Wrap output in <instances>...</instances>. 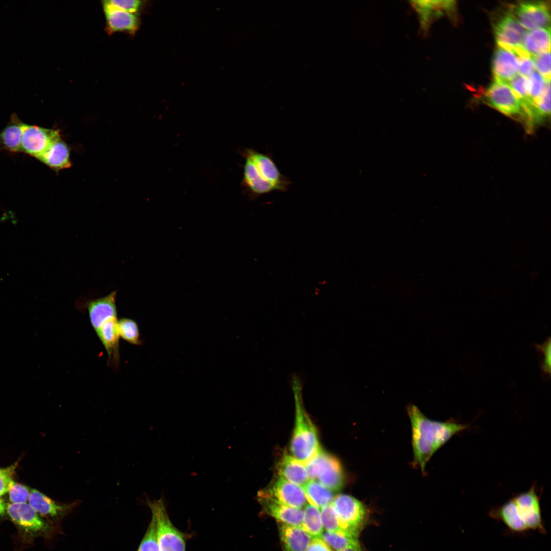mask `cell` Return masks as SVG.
<instances>
[{"instance_id":"obj_1","label":"cell","mask_w":551,"mask_h":551,"mask_svg":"<svg viewBox=\"0 0 551 551\" xmlns=\"http://www.w3.org/2000/svg\"><path fill=\"white\" fill-rule=\"evenodd\" d=\"M295 401V426L290 452L293 457L305 464L321 448L315 426L305 412L298 396H296Z\"/></svg>"},{"instance_id":"obj_2","label":"cell","mask_w":551,"mask_h":551,"mask_svg":"<svg viewBox=\"0 0 551 551\" xmlns=\"http://www.w3.org/2000/svg\"><path fill=\"white\" fill-rule=\"evenodd\" d=\"M408 412L412 425L414 461L423 473L427 462L435 453L433 420L414 405L409 406Z\"/></svg>"},{"instance_id":"obj_3","label":"cell","mask_w":551,"mask_h":551,"mask_svg":"<svg viewBox=\"0 0 551 551\" xmlns=\"http://www.w3.org/2000/svg\"><path fill=\"white\" fill-rule=\"evenodd\" d=\"M305 466L309 480H318L332 492L342 488L344 483L343 468L335 457L321 449Z\"/></svg>"},{"instance_id":"obj_4","label":"cell","mask_w":551,"mask_h":551,"mask_svg":"<svg viewBox=\"0 0 551 551\" xmlns=\"http://www.w3.org/2000/svg\"><path fill=\"white\" fill-rule=\"evenodd\" d=\"M154 519L158 543L161 551H185L184 534L170 521L162 498L148 500Z\"/></svg>"},{"instance_id":"obj_5","label":"cell","mask_w":551,"mask_h":551,"mask_svg":"<svg viewBox=\"0 0 551 551\" xmlns=\"http://www.w3.org/2000/svg\"><path fill=\"white\" fill-rule=\"evenodd\" d=\"M6 512L24 539H32L49 531L48 524L27 503L7 504Z\"/></svg>"},{"instance_id":"obj_6","label":"cell","mask_w":551,"mask_h":551,"mask_svg":"<svg viewBox=\"0 0 551 551\" xmlns=\"http://www.w3.org/2000/svg\"><path fill=\"white\" fill-rule=\"evenodd\" d=\"M331 504L342 524L351 534L359 537L367 521L366 507L354 497L344 494L335 496Z\"/></svg>"},{"instance_id":"obj_7","label":"cell","mask_w":551,"mask_h":551,"mask_svg":"<svg viewBox=\"0 0 551 551\" xmlns=\"http://www.w3.org/2000/svg\"><path fill=\"white\" fill-rule=\"evenodd\" d=\"M483 101L503 114L524 123L522 104L508 84L494 80L484 94Z\"/></svg>"},{"instance_id":"obj_8","label":"cell","mask_w":551,"mask_h":551,"mask_svg":"<svg viewBox=\"0 0 551 551\" xmlns=\"http://www.w3.org/2000/svg\"><path fill=\"white\" fill-rule=\"evenodd\" d=\"M520 518L527 531H537L545 534V529L540 504V497L534 486L528 491L521 493L513 498Z\"/></svg>"},{"instance_id":"obj_9","label":"cell","mask_w":551,"mask_h":551,"mask_svg":"<svg viewBox=\"0 0 551 551\" xmlns=\"http://www.w3.org/2000/svg\"><path fill=\"white\" fill-rule=\"evenodd\" d=\"M60 138L58 130L26 124L21 138V152L37 159Z\"/></svg>"},{"instance_id":"obj_10","label":"cell","mask_w":551,"mask_h":551,"mask_svg":"<svg viewBox=\"0 0 551 551\" xmlns=\"http://www.w3.org/2000/svg\"><path fill=\"white\" fill-rule=\"evenodd\" d=\"M527 30L550 27V13L547 4L542 1L522 2L510 11Z\"/></svg>"},{"instance_id":"obj_11","label":"cell","mask_w":551,"mask_h":551,"mask_svg":"<svg viewBox=\"0 0 551 551\" xmlns=\"http://www.w3.org/2000/svg\"><path fill=\"white\" fill-rule=\"evenodd\" d=\"M242 155L248 156L253 161L260 176L270 183L276 191H286L291 182L283 175L270 155L260 153L252 148H245Z\"/></svg>"},{"instance_id":"obj_12","label":"cell","mask_w":551,"mask_h":551,"mask_svg":"<svg viewBox=\"0 0 551 551\" xmlns=\"http://www.w3.org/2000/svg\"><path fill=\"white\" fill-rule=\"evenodd\" d=\"M270 498L286 506L302 509L307 499L303 488L278 474L266 489L261 490Z\"/></svg>"},{"instance_id":"obj_13","label":"cell","mask_w":551,"mask_h":551,"mask_svg":"<svg viewBox=\"0 0 551 551\" xmlns=\"http://www.w3.org/2000/svg\"><path fill=\"white\" fill-rule=\"evenodd\" d=\"M511 12L504 14L495 24L494 32L498 46L510 49L520 48L527 32Z\"/></svg>"},{"instance_id":"obj_14","label":"cell","mask_w":551,"mask_h":551,"mask_svg":"<svg viewBox=\"0 0 551 551\" xmlns=\"http://www.w3.org/2000/svg\"><path fill=\"white\" fill-rule=\"evenodd\" d=\"M257 497L265 513L276 519L279 522L301 527L303 510L286 506L267 496L261 491L258 492Z\"/></svg>"},{"instance_id":"obj_15","label":"cell","mask_w":551,"mask_h":551,"mask_svg":"<svg viewBox=\"0 0 551 551\" xmlns=\"http://www.w3.org/2000/svg\"><path fill=\"white\" fill-rule=\"evenodd\" d=\"M118 321L117 316L108 318L95 331L107 352L108 365L114 369L119 367L120 362Z\"/></svg>"},{"instance_id":"obj_16","label":"cell","mask_w":551,"mask_h":551,"mask_svg":"<svg viewBox=\"0 0 551 551\" xmlns=\"http://www.w3.org/2000/svg\"><path fill=\"white\" fill-rule=\"evenodd\" d=\"M519 57L513 49L497 45L492 63L494 80L508 84L517 74Z\"/></svg>"},{"instance_id":"obj_17","label":"cell","mask_w":551,"mask_h":551,"mask_svg":"<svg viewBox=\"0 0 551 551\" xmlns=\"http://www.w3.org/2000/svg\"><path fill=\"white\" fill-rule=\"evenodd\" d=\"M103 5L108 33L124 32L132 34L137 31L139 20L135 14L118 9L108 1H104Z\"/></svg>"},{"instance_id":"obj_18","label":"cell","mask_w":551,"mask_h":551,"mask_svg":"<svg viewBox=\"0 0 551 551\" xmlns=\"http://www.w3.org/2000/svg\"><path fill=\"white\" fill-rule=\"evenodd\" d=\"M78 503H59L35 489L30 491L29 498V504L31 507L40 516L46 518L62 516L71 510Z\"/></svg>"},{"instance_id":"obj_19","label":"cell","mask_w":551,"mask_h":551,"mask_svg":"<svg viewBox=\"0 0 551 551\" xmlns=\"http://www.w3.org/2000/svg\"><path fill=\"white\" fill-rule=\"evenodd\" d=\"M116 296V291H115L107 296L87 303L86 309L94 331L107 319L117 316Z\"/></svg>"},{"instance_id":"obj_20","label":"cell","mask_w":551,"mask_h":551,"mask_svg":"<svg viewBox=\"0 0 551 551\" xmlns=\"http://www.w3.org/2000/svg\"><path fill=\"white\" fill-rule=\"evenodd\" d=\"M242 155L245 159V163L242 185L245 187L249 197L255 199L263 194L276 191L274 187L260 176L252 160L246 155Z\"/></svg>"},{"instance_id":"obj_21","label":"cell","mask_w":551,"mask_h":551,"mask_svg":"<svg viewBox=\"0 0 551 551\" xmlns=\"http://www.w3.org/2000/svg\"><path fill=\"white\" fill-rule=\"evenodd\" d=\"M282 551H305L312 537L302 528L279 522Z\"/></svg>"},{"instance_id":"obj_22","label":"cell","mask_w":551,"mask_h":551,"mask_svg":"<svg viewBox=\"0 0 551 551\" xmlns=\"http://www.w3.org/2000/svg\"><path fill=\"white\" fill-rule=\"evenodd\" d=\"M488 514L491 518L503 522L513 533L522 534L527 531L519 516L513 498L502 506L491 509Z\"/></svg>"},{"instance_id":"obj_23","label":"cell","mask_w":551,"mask_h":551,"mask_svg":"<svg viewBox=\"0 0 551 551\" xmlns=\"http://www.w3.org/2000/svg\"><path fill=\"white\" fill-rule=\"evenodd\" d=\"M278 471L279 475L301 487L309 480L305 464L288 454L282 457L278 465Z\"/></svg>"},{"instance_id":"obj_24","label":"cell","mask_w":551,"mask_h":551,"mask_svg":"<svg viewBox=\"0 0 551 551\" xmlns=\"http://www.w3.org/2000/svg\"><path fill=\"white\" fill-rule=\"evenodd\" d=\"M37 159L56 171L68 168L71 165L69 147L61 138Z\"/></svg>"},{"instance_id":"obj_25","label":"cell","mask_w":551,"mask_h":551,"mask_svg":"<svg viewBox=\"0 0 551 551\" xmlns=\"http://www.w3.org/2000/svg\"><path fill=\"white\" fill-rule=\"evenodd\" d=\"M26 123L13 114L7 125L0 132V146L8 151L21 152V138Z\"/></svg>"},{"instance_id":"obj_26","label":"cell","mask_w":551,"mask_h":551,"mask_svg":"<svg viewBox=\"0 0 551 551\" xmlns=\"http://www.w3.org/2000/svg\"><path fill=\"white\" fill-rule=\"evenodd\" d=\"M520 47L531 56L550 51V27L527 31Z\"/></svg>"},{"instance_id":"obj_27","label":"cell","mask_w":551,"mask_h":551,"mask_svg":"<svg viewBox=\"0 0 551 551\" xmlns=\"http://www.w3.org/2000/svg\"><path fill=\"white\" fill-rule=\"evenodd\" d=\"M303 489L309 503L318 508L330 504L334 497L332 491L316 480H309Z\"/></svg>"},{"instance_id":"obj_28","label":"cell","mask_w":551,"mask_h":551,"mask_svg":"<svg viewBox=\"0 0 551 551\" xmlns=\"http://www.w3.org/2000/svg\"><path fill=\"white\" fill-rule=\"evenodd\" d=\"M434 430V450L436 452L446 443L454 435L468 429L467 424L455 420L445 422L433 420Z\"/></svg>"},{"instance_id":"obj_29","label":"cell","mask_w":551,"mask_h":551,"mask_svg":"<svg viewBox=\"0 0 551 551\" xmlns=\"http://www.w3.org/2000/svg\"><path fill=\"white\" fill-rule=\"evenodd\" d=\"M304 511L302 528L313 538H321L323 532L319 509L310 504H306Z\"/></svg>"},{"instance_id":"obj_30","label":"cell","mask_w":551,"mask_h":551,"mask_svg":"<svg viewBox=\"0 0 551 551\" xmlns=\"http://www.w3.org/2000/svg\"><path fill=\"white\" fill-rule=\"evenodd\" d=\"M322 539L329 545L337 551L354 549L365 551L359 540V537L337 533L323 532Z\"/></svg>"},{"instance_id":"obj_31","label":"cell","mask_w":551,"mask_h":551,"mask_svg":"<svg viewBox=\"0 0 551 551\" xmlns=\"http://www.w3.org/2000/svg\"><path fill=\"white\" fill-rule=\"evenodd\" d=\"M320 509L322 524L325 531L357 537L351 534L342 524L331 504Z\"/></svg>"},{"instance_id":"obj_32","label":"cell","mask_w":551,"mask_h":551,"mask_svg":"<svg viewBox=\"0 0 551 551\" xmlns=\"http://www.w3.org/2000/svg\"><path fill=\"white\" fill-rule=\"evenodd\" d=\"M118 324L120 337L134 345H141L142 344L140 338L138 324L134 320L129 318H122L118 320Z\"/></svg>"},{"instance_id":"obj_33","label":"cell","mask_w":551,"mask_h":551,"mask_svg":"<svg viewBox=\"0 0 551 551\" xmlns=\"http://www.w3.org/2000/svg\"><path fill=\"white\" fill-rule=\"evenodd\" d=\"M508 84L520 101L523 109L528 108L530 101L528 78L518 74Z\"/></svg>"},{"instance_id":"obj_34","label":"cell","mask_w":551,"mask_h":551,"mask_svg":"<svg viewBox=\"0 0 551 551\" xmlns=\"http://www.w3.org/2000/svg\"><path fill=\"white\" fill-rule=\"evenodd\" d=\"M530 107L541 96L547 81L536 71H533L528 78Z\"/></svg>"},{"instance_id":"obj_35","label":"cell","mask_w":551,"mask_h":551,"mask_svg":"<svg viewBox=\"0 0 551 551\" xmlns=\"http://www.w3.org/2000/svg\"><path fill=\"white\" fill-rule=\"evenodd\" d=\"M137 551H161L153 517Z\"/></svg>"},{"instance_id":"obj_36","label":"cell","mask_w":551,"mask_h":551,"mask_svg":"<svg viewBox=\"0 0 551 551\" xmlns=\"http://www.w3.org/2000/svg\"><path fill=\"white\" fill-rule=\"evenodd\" d=\"M535 68L546 80L550 81V51L532 56Z\"/></svg>"},{"instance_id":"obj_37","label":"cell","mask_w":551,"mask_h":551,"mask_svg":"<svg viewBox=\"0 0 551 551\" xmlns=\"http://www.w3.org/2000/svg\"><path fill=\"white\" fill-rule=\"evenodd\" d=\"M8 491L11 503H26L29 500L30 491L26 486L13 481Z\"/></svg>"},{"instance_id":"obj_38","label":"cell","mask_w":551,"mask_h":551,"mask_svg":"<svg viewBox=\"0 0 551 551\" xmlns=\"http://www.w3.org/2000/svg\"><path fill=\"white\" fill-rule=\"evenodd\" d=\"M536 347L538 351L541 352L544 356L541 364V368L543 372L548 375L550 374V360H551V346L550 339L549 337L546 341L541 344H536Z\"/></svg>"},{"instance_id":"obj_39","label":"cell","mask_w":551,"mask_h":551,"mask_svg":"<svg viewBox=\"0 0 551 551\" xmlns=\"http://www.w3.org/2000/svg\"><path fill=\"white\" fill-rule=\"evenodd\" d=\"M108 1L114 7L134 14L139 11L142 5V2L138 0H109Z\"/></svg>"},{"instance_id":"obj_40","label":"cell","mask_w":551,"mask_h":551,"mask_svg":"<svg viewBox=\"0 0 551 551\" xmlns=\"http://www.w3.org/2000/svg\"><path fill=\"white\" fill-rule=\"evenodd\" d=\"M12 468L0 469V496L8 491L12 481Z\"/></svg>"},{"instance_id":"obj_41","label":"cell","mask_w":551,"mask_h":551,"mask_svg":"<svg viewBox=\"0 0 551 551\" xmlns=\"http://www.w3.org/2000/svg\"><path fill=\"white\" fill-rule=\"evenodd\" d=\"M305 551H332L329 545L321 538H312Z\"/></svg>"},{"instance_id":"obj_42","label":"cell","mask_w":551,"mask_h":551,"mask_svg":"<svg viewBox=\"0 0 551 551\" xmlns=\"http://www.w3.org/2000/svg\"><path fill=\"white\" fill-rule=\"evenodd\" d=\"M6 512V504L0 498V516H3Z\"/></svg>"},{"instance_id":"obj_43","label":"cell","mask_w":551,"mask_h":551,"mask_svg":"<svg viewBox=\"0 0 551 551\" xmlns=\"http://www.w3.org/2000/svg\"><path fill=\"white\" fill-rule=\"evenodd\" d=\"M338 551H360V550H357V549H343V550H338Z\"/></svg>"},{"instance_id":"obj_44","label":"cell","mask_w":551,"mask_h":551,"mask_svg":"<svg viewBox=\"0 0 551 551\" xmlns=\"http://www.w3.org/2000/svg\"><path fill=\"white\" fill-rule=\"evenodd\" d=\"M1 149H2V148H1V147L0 146V150H1Z\"/></svg>"}]
</instances>
